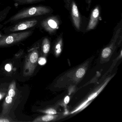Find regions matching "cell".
Here are the masks:
<instances>
[{"instance_id": "cell-16", "label": "cell", "mask_w": 122, "mask_h": 122, "mask_svg": "<svg viewBox=\"0 0 122 122\" xmlns=\"http://www.w3.org/2000/svg\"><path fill=\"white\" fill-rule=\"evenodd\" d=\"M7 91V88L0 87V100H2L6 95Z\"/></svg>"}, {"instance_id": "cell-3", "label": "cell", "mask_w": 122, "mask_h": 122, "mask_svg": "<svg viewBox=\"0 0 122 122\" xmlns=\"http://www.w3.org/2000/svg\"><path fill=\"white\" fill-rule=\"evenodd\" d=\"M61 24L60 17L55 15L48 16L39 21L37 25L49 35H52L57 32Z\"/></svg>"}, {"instance_id": "cell-12", "label": "cell", "mask_w": 122, "mask_h": 122, "mask_svg": "<svg viewBox=\"0 0 122 122\" xmlns=\"http://www.w3.org/2000/svg\"><path fill=\"white\" fill-rule=\"evenodd\" d=\"M11 7L8 6L7 7L0 12V23L2 22L6 18L10 11L11 9Z\"/></svg>"}, {"instance_id": "cell-2", "label": "cell", "mask_w": 122, "mask_h": 122, "mask_svg": "<svg viewBox=\"0 0 122 122\" xmlns=\"http://www.w3.org/2000/svg\"><path fill=\"white\" fill-rule=\"evenodd\" d=\"M32 30L4 34L0 38V47H10L20 43L30 37L33 34Z\"/></svg>"}, {"instance_id": "cell-10", "label": "cell", "mask_w": 122, "mask_h": 122, "mask_svg": "<svg viewBox=\"0 0 122 122\" xmlns=\"http://www.w3.org/2000/svg\"><path fill=\"white\" fill-rule=\"evenodd\" d=\"M15 89H16V83L15 81H12L10 83L8 89V95L12 97H15L16 94Z\"/></svg>"}, {"instance_id": "cell-1", "label": "cell", "mask_w": 122, "mask_h": 122, "mask_svg": "<svg viewBox=\"0 0 122 122\" xmlns=\"http://www.w3.org/2000/svg\"><path fill=\"white\" fill-rule=\"evenodd\" d=\"M52 9L50 7L43 5L32 6L23 8L5 21L3 26L8 23H13L19 20L30 17L46 15L53 12Z\"/></svg>"}, {"instance_id": "cell-5", "label": "cell", "mask_w": 122, "mask_h": 122, "mask_svg": "<svg viewBox=\"0 0 122 122\" xmlns=\"http://www.w3.org/2000/svg\"><path fill=\"white\" fill-rule=\"evenodd\" d=\"M39 20L37 19H31L15 23V24L5 27L3 29L5 34L24 31L35 27L38 24Z\"/></svg>"}, {"instance_id": "cell-4", "label": "cell", "mask_w": 122, "mask_h": 122, "mask_svg": "<svg viewBox=\"0 0 122 122\" xmlns=\"http://www.w3.org/2000/svg\"><path fill=\"white\" fill-rule=\"evenodd\" d=\"M38 45L36 44L25 58L23 72L25 76L32 75L35 71L38 61Z\"/></svg>"}, {"instance_id": "cell-8", "label": "cell", "mask_w": 122, "mask_h": 122, "mask_svg": "<svg viewBox=\"0 0 122 122\" xmlns=\"http://www.w3.org/2000/svg\"><path fill=\"white\" fill-rule=\"evenodd\" d=\"M13 103L12 97L8 95L5 98L3 106L2 115V116L8 115L10 112Z\"/></svg>"}, {"instance_id": "cell-20", "label": "cell", "mask_w": 122, "mask_h": 122, "mask_svg": "<svg viewBox=\"0 0 122 122\" xmlns=\"http://www.w3.org/2000/svg\"><path fill=\"white\" fill-rule=\"evenodd\" d=\"M69 101H70V98L68 97V96H66L65 98V100H64V101H65V103L66 104H67L69 102Z\"/></svg>"}, {"instance_id": "cell-23", "label": "cell", "mask_w": 122, "mask_h": 122, "mask_svg": "<svg viewBox=\"0 0 122 122\" xmlns=\"http://www.w3.org/2000/svg\"><path fill=\"white\" fill-rule=\"evenodd\" d=\"M61 48H60V49H57L56 50V53H57V54H59V53H60L61 52Z\"/></svg>"}, {"instance_id": "cell-13", "label": "cell", "mask_w": 122, "mask_h": 122, "mask_svg": "<svg viewBox=\"0 0 122 122\" xmlns=\"http://www.w3.org/2000/svg\"><path fill=\"white\" fill-rule=\"evenodd\" d=\"M15 2V5H27V4H33V0H13Z\"/></svg>"}, {"instance_id": "cell-24", "label": "cell", "mask_w": 122, "mask_h": 122, "mask_svg": "<svg viewBox=\"0 0 122 122\" xmlns=\"http://www.w3.org/2000/svg\"><path fill=\"white\" fill-rule=\"evenodd\" d=\"M4 35V34H3L2 32H1V31H0V38L2 37V36H3Z\"/></svg>"}, {"instance_id": "cell-7", "label": "cell", "mask_w": 122, "mask_h": 122, "mask_svg": "<svg viewBox=\"0 0 122 122\" xmlns=\"http://www.w3.org/2000/svg\"><path fill=\"white\" fill-rule=\"evenodd\" d=\"M100 6L97 5L92 10L85 32H88L94 30L97 27L100 16Z\"/></svg>"}, {"instance_id": "cell-14", "label": "cell", "mask_w": 122, "mask_h": 122, "mask_svg": "<svg viewBox=\"0 0 122 122\" xmlns=\"http://www.w3.org/2000/svg\"><path fill=\"white\" fill-rule=\"evenodd\" d=\"M111 50L109 48L106 47L104 48L102 52V55L103 57L106 58L108 57L111 53Z\"/></svg>"}, {"instance_id": "cell-11", "label": "cell", "mask_w": 122, "mask_h": 122, "mask_svg": "<svg viewBox=\"0 0 122 122\" xmlns=\"http://www.w3.org/2000/svg\"><path fill=\"white\" fill-rule=\"evenodd\" d=\"M54 117L52 115H47L42 116L41 117L37 118L33 121V122H37L40 121L48 122L54 119Z\"/></svg>"}, {"instance_id": "cell-6", "label": "cell", "mask_w": 122, "mask_h": 122, "mask_svg": "<svg viewBox=\"0 0 122 122\" xmlns=\"http://www.w3.org/2000/svg\"><path fill=\"white\" fill-rule=\"evenodd\" d=\"M67 7L70 10L71 18L73 27L78 32H81L83 28L82 17L74 0H72L70 2Z\"/></svg>"}, {"instance_id": "cell-21", "label": "cell", "mask_w": 122, "mask_h": 122, "mask_svg": "<svg viewBox=\"0 0 122 122\" xmlns=\"http://www.w3.org/2000/svg\"><path fill=\"white\" fill-rule=\"evenodd\" d=\"M71 0H64V2L66 3V5H67V6H68Z\"/></svg>"}, {"instance_id": "cell-22", "label": "cell", "mask_w": 122, "mask_h": 122, "mask_svg": "<svg viewBox=\"0 0 122 122\" xmlns=\"http://www.w3.org/2000/svg\"><path fill=\"white\" fill-rule=\"evenodd\" d=\"M42 1V0H33V4L34 3H36Z\"/></svg>"}, {"instance_id": "cell-15", "label": "cell", "mask_w": 122, "mask_h": 122, "mask_svg": "<svg viewBox=\"0 0 122 122\" xmlns=\"http://www.w3.org/2000/svg\"><path fill=\"white\" fill-rule=\"evenodd\" d=\"M85 73V70L83 68H80L77 71L76 73V76L78 78H81Z\"/></svg>"}, {"instance_id": "cell-18", "label": "cell", "mask_w": 122, "mask_h": 122, "mask_svg": "<svg viewBox=\"0 0 122 122\" xmlns=\"http://www.w3.org/2000/svg\"><path fill=\"white\" fill-rule=\"evenodd\" d=\"M46 60L43 58H41L38 60V63L42 65H45L46 63Z\"/></svg>"}, {"instance_id": "cell-9", "label": "cell", "mask_w": 122, "mask_h": 122, "mask_svg": "<svg viewBox=\"0 0 122 122\" xmlns=\"http://www.w3.org/2000/svg\"><path fill=\"white\" fill-rule=\"evenodd\" d=\"M42 49L43 53L47 54L48 53L50 48V41L48 38L45 37L42 41Z\"/></svg>"}, {"instance_id": "cell-17", "label": "cell", "mask_w": 122, "mask_h": 122, "mask_svg": "<svg viewBox=\"0 0 122 122\" xmlns=\"http://www.w3.org/2000/svg\"><path fill=\"white\" fill-rule=\"evenodd\" d=\"M45 113L48 115H53L57 113L56 111L52 108L47 109L45 111Z\"/></svg>"}, {"instance_id": "cell-19", "label": "cell", "mask_w": 122, "mask_h": 122, "mask_svg": "<svg viewBox=\"0 0 122 122\" xmlns=\"http://www.w3.org/2000/svg\"><path fill=\"white\" fill-rule=\"evenodd\" d=\"M5 68L7 71L10 72L12 70V67L10 64H7L5 65Z\"/></svg>"}]
</instances>
